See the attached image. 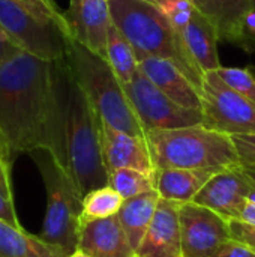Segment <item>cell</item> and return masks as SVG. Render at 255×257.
<instances>
[{
    "label": "cell",
    "mask_w": 255,
    "mask_h": 257,
    "mask_svg": "<svg viewBox=\"0 0 255 257\" xmlns=\"http://www.w3.org/2000/svg\"><path fill=\"white\" fill-rule=\"evenodd\" d=\"M0 128L14 157L47 149L68 169L57 62L24 50L0 62Z\"/></svg>",
    "instance_id": "obj_1"
},
{
    "label": "cell",
    "mask_w": 255,
    "mask_h": 257,
    "mask_svg": "<svg viewBox=\"0 0 255 257\" xmlns=\"http://www.w3.org/2000/svg\"><path fill=\"white\" fill-rule=\"evenodd\" d=\"M65 116L68 172L84 197L108 185V172L101 148V117L74 78L66 57L57 60Z\"/></svg>",
    "instance_id": "obj_2"
},
{
    "label": "cell",
    "mask_w": 255,
    "mask_h": 257,
    "mask_svg": "<svg viewBox=\"0 0 255 257\" xmlns=\"http://www.w3.org/2000/svg\"><path fill=\"white\" fill-rule=\"evenodd\" d=\"M114 26L131 42L138 63L147 57L173 62L201 90L204 72L188 51L182 35L153 5L140 0H110Z\"/></svg>",
    "instance_id": "obj_3"
},
{
    "label": "cell",
    "mask_w": 255,
    "mask_h": 257,
    "mask_svg": "<svg viewBox=\"0 0 255 257\" xmlns=\"http://www.w3.org/2000/svg\"><path fill=\"white\" fill-rule=\"evenodd\" d=\"M156 169H188L222 172L242 166L233 137L194 125L146 134Z\"/></svg>",
    "instance_id": "obj_4"
},
{
    "label": "cell",
    "mask_w": 255,
    "mask_h": 257,
    "mask_svg": "<svg viewBox=\"0 0 255 257\" xmlns=\"http://www.w3.org/2000/svg\"><path fill=\"white\" fill-rule=\"evenodd\" d=\"M66 62L102 122L123 133L146 139V133L125 93L123 84L107 59L69 38Z\"/></svg>",
    "instance_id": "obj_5"
},
{
    "label": "cell",
    "mask_w": 255,
    "mask_h": 257,
    "mask_svg": "<svg viewBox=\"0 0 255 257\" xmlns=\"http://www.w3.org/2000/svg\"><path fill=\"white\" fill-rule=\"evenodd\" d=\"M29 155L41 173L47 193V212L39 238L71 256L78 245L83 196L68 169L50 151L35 149Z\"/></svg>",
    "instance_id": "obj_6"
},
{
    "label": "cell",
    "mask_w": 255,
    "mask_h": 257,
    "mask_svg": "<svg viewBox=\"0 0 255 257\" xmlns=\"http://www.w3.org/2000/svg\"><path fill=\"white\" fill-rule=\"evenodd\" d=\"M0 26L21 50L57 62L66 57L71 32L53 20H44L14 0H0Z\"/></svg>",
    "instance_id": "obj_7"
},
{
    "label": "cell",
    "mask_w": 255,
    "mask_h": 257,
    "mask_svg": "<svg viewBox=\"0 0 255 257\" xmlns=\"http://www.w3.org/2000/svg\"><path fill=\"white\" fill-rule=\"evenodd\" d=\"M203 125L234 136H255V102L242 96L215 72H206L200 90Z\"/></svg>",
    "instance_id": "obj_8"
},
{
    "label": "cell",
    "mask_w": 255,
    "mask_h": 257,
    "mask_svg": "<svg viewBox=\"0 0 255 257\" xmlns=\"http://www.w3.org/2000/svg\"><path fill=\"white\" fill-rule=\"evenodd\" d=\"M123 89L146 134L203 123L200 110L185 108L174 102L140 69L129 83L123 84Z\"/></svg>",
    "instance_id": "obj_9"
},
{
    "label": "cell",
    "mask_w": 255,
    "mask_h": 257,
    "mask_svg": "<svg viewBox=\"0 0 255 257\" xmlns=\"http://www.w3.org/2000/svg\"><path fill=\"white\" fill-rule=\"evenodd\" d=\"M182 257H210L231 239L230 221L194 202L180 206Z\"/></svg>",
    "instance_id": "obj_10"
},
{
    "label": "cell",
    "mask_w": 255,
    "mask_h": 257,
    "mask_svg": "<svg viewBox=\"0 0 255 257\" xmlns=\"http://www.w3.org/2000/svg\"><path fill=\"white\" fill-rule=\"evenodd\" d=\"M65 18L75 41L107 59V39L113 24L110 0H69Z\"/></svg>",
    "instance_id": "obj_11"
},
{
    "label": "cell",
    "mask_w": 255,
    "mask_h": 257,
    "mask_svg": "<svg viewBox=\"0 0 255 257\" xmlns=\"http://www.w3.org/2000/svg\"><path fill=\"white\" fill-rule=\"evenodd\" d=\"M252 182L243 173L242 166L216 173L197 194L194 203L212 209L228 221L239 220L240 209L248 200Z\"/></svg>",
    "instance_id": "obj_12"
},
{
    "label": "cell",
    "mask_w": 255,
    "mask_h": 257,
    "mask_svg": "<svg viewBox=\"0 0 255 257\" xmlns=\"http://www.w3.org/2000/svg\"><path fill=\"white\" fill-rule=\"evenodd\" d=\"M101 148L107 172L134 169L147 175L155 173V164L146 139L110 126L101 120Z\"/></svg>",
    "instance_id": "obj_13"
},
{
    "label": "cell",
    "mask_w": 255,
    "mask_h": 257,
    "mask_svg": "<svg viewBox=\"0 0 255 257\" xmlns=\"http://www.w3.org/2000/svg\"><path fill=\"white\" fill-rule=\"evenodd\" d=\"M180 203L161 199L137 250L138 257H182Z\"/></svg>",
    "instance_id": "obj_14"
},
{
    "label": "cell",
    "mask_w": 255,
    "mask_h": 257,
    "mask_svg": "<svg viewBox=\"0 0 255 257\" xmlns=\"http://www.w3.org/2000/svg\"><path fill=\"white\" fill-rule=\"evenodd\" d=\"M92 257H135L117 215L101 220H80L78 245Z\"/></svg>",
    "instance_id": "obj_15"
},
{
    "label": "cell",
    "mask_w": 255,
    "mask_h": 257,
    "mask_svg": "<svg viewBox=\"0 0 255 257\" xmlns=\"http://www.w3.org/2000/svg\"><path fill=\"white\" fill-rule=\"evenodd\" d=\"M140 71L168 98L185 108L201 111L200 90L170 60L147 57L138 63Z\"/></svg>",
    "instance_id": "obj_16"
},
{
    "label": "cell",
    "mask_w": 255,
    "mask_h": 257,
    "mask_svg": "<svg viewBox=\"0 0 255 257\" xmlns=\"http://www.w3.org/2000/svg\"><path fill=\"white\" fill-rule=\"evenodd\" d=\"M195 9L215 27L219 41L237 45L251 0H191Z\"/></svg>",
    "instance_id": "obj_17"
},
{
    "label": "cell",
    "mask_w": 255,
    "mask_h": 257,
    "mask_svg": "<svg viewBox=\"0 0 255 257\" xmlns=\"http://www.w3.org/2000/svg\"><path fill=\"white\" fill-rule=\"evenodd\" d=\"M219 172L188 169H156L153 173L155 190L164 200L176 203L194 202L201 188Z\"/></svg>",
    "instance_id": "obj_18"
},
{
    "label": "cell",
    "mask_w": 255,
    "mask_h": 257,
    "mask_svg": "<svg viewBox=\"0 0 255 257\" xmlns=\"http://www.w3.org/2000/svg\"><path fill=\"white\" fill-rule=\"evenodd\" d=\"M180 35L188 51L204 74L216 71L222 66L218 54V33L198 11H195L192 20Z\"/></svg>",
    "instance_id": "obj_19"
},
{
    "label": "cell",
    "mask_w": 255,
    "mask_h": 257,
    "mask_svg": "<svg viewBox=\"0 0 255 257\" xmlns=\"http://www.w3.org/2000/svg\"><path fill=\"white\" fill-rule=\"evenodd\" d=\"M0 257H69L57 245L0 218Z\"/></svg>",
    "instance_id": "obj_20"
},
{
    "label": "cell",
    "mask_w": 255,
    "mask_h": 257,
    "mask_svg": "<svg viewBox=\"0 0 255 257\" xmlns=\"http://www.w3.org/2000/svg\"><path fill=\"white\" fill-rule=\"evenodd\" d=\"M161 200V196L156 190H152L149 193L140 194L132 199H126L117 212L119 221L132 245V248L137 250L153 220V215L156 212L158 203Z\"/></svg>",
    "instance_id": "obj_21"
},
{
    "label": "cell",
    "mask_w": 255,
    "mask_h": 257,
    "mask_svg": "<svg viewBox=\"0 0 255 257\" xmlns=\"http://www.w3.org/2000/svg\"><path fill=\"white\" fill-rule=\"evenodd\" d=\"M107 62L110 63L111 69L122 81V84L129 83L140 69L138 59L131 42L114 26V23L110 27L107 39Z\"/></svg>",
    "instance_id": "obj_22"
},
{
    "label": "cell",
    "mask_w": 255,
    "mask_h": 257,
    "mask_svg": "<svg viewBox=\"0 0 255 257\" xmlns=\"http://www.w3.org/2000/svg\"><path fill=\"white\" fill-rule=\"evenodd\" d=\"M125 199L110 185L89 191L83 197V211L80 220H101L117 215Z\"/></svg>",
    "instance_id": "obj_23"
},
{
    "label": "cell",
    "mask_w": 255,
    "mask_h": 257,
    "mask_svg": "<svg viewBox=\"0 0 255 257\" xmlns=\"http://www.w3.org/2000/svg\"><path fill=\"white\" fill-rule=\"evenodd\" d=\"M108 185L125 200L155 190L153 175L134 169H119L108 172Z\"/></svg>",
    "instance_id": "obj_24"
},
{
    "label": "cell",
    "mask_w": 255,
    "mask_h": 257,
    "mask_svg": "<svg viewBox=\"0 0 255 257\" xmlns=\"http://www.w3.org/2000/svg\"><path fill=\"white\" fill-rule=\"evenodd\" d=\"M222 81L242 96L255 102V75L249 68H227L221 66L215 71Z\"/></svg>",
    "instance_id": "obj_25"
},
{
    "label": "cell",
    "mask_w": 255,
    "mask_h": 257,
    "mask_svg": "<svg viewBox=\"0 0 255 257\" xmlns=\"http://www.w3.org/2000/svg\"><path fill=\"white\" fill-rule=\"evenodd\" d=\"M158 9L168 18L171 26L179 33L185 30L197 11L191 0H164Z\"/></svg>",
    "instance_id": "obj_26"
},
{
    "label": "cell",
    "mask_w": 255,
    "mask_h": 257,
    "mask_svg": "<svg viewBox=\"0 0 255 257\" xmlns=\"http://www.w3.org/2000/svg\"><path fill=\"white\" fill-rule=\"evenodd\" d=\"M17 3H20L21 6H24L26 9H29L30 12H33L35 15L44 18V20H53L60 23L62 26L68 27V21L65 18V12L60 11V8L57 6V3L54 0H14Z\"/></svg>",
    "instance_id": "obj_27"
},
{
    "label": "cell",
    "mask_w": 255,
    "mask_h": 257,
    "mask_svg": "<svg viewBox=\"0 0 255 257\" xmlns=\"http://www.w3.org/2000/svg\"><path fill=\"white\" fill-rule=\"evenodd\" d=\"M239 48H242L249 54L255 53V0H251V8L245 17Z\"/></svg>",
    "instance_id": "obj_28"
},
{
    "label": "cell",
    "mask_w": 255,
    "mask_h": 257,
    "mask_svg": "<svg viewBox=\"0 0 255 257\" xmlns=\"http://www.w3.org/2000/svg\"><path fill=\"white\" fill-rule=\"evenodd\" d=\"M233 142L242 164L255 166V136H234Z\"/></svg>",
    "instance_id": "obj_29"
},
{
    "label": "cell",
    "mask_w": 255,
    "mask_h": 257,
    "mask_svg": "<svg viewBox=\"0 0 255 257\" xmlns=\"http://www.w3.org/2000/svg\"><path fill=\"white\" fill-rule=\"evenodd\" d=\"M230 230L233 239L245 244L255 253V227L242 221H230Z\"/></svg>",
    "instance_id": "obj_30"
},
{
    "label": "cell",
    "mask_w": 255,
    "mask_h": 257,
    "mask_svg": "<svg viewBox=\"0 0 255 257\" xmlns=\"http://www.w3.org/2000/svg\"><path fill=\"white\" fill-rule=\"evenodd\" d=\"M210 257H255V253L245 244L231 238Z\"/></svg>",
    "instance_id": "obj_31"
},
{
    "label": "cell",
    "mask_w": 255,
    "mask_h": 257,
    "mask_svg": "<svg viewBox=\"0 0 255 257\" xmlns=\"http://www.w3.org/2000/svg\"><path fill=\"white\" fill-rule=\"evenodd\" d=\"M0 194L8 200H12V184H11V164L0 160Z\"/></svg>",
    "instance_id": "obj_32"
},
{
    "label": "cell",
    "mask_w": 255,
    "mask_h": 257,
    "mask_svg": "<svg viewBox=\"0 0 255 257\" xmlns=\"http://www.w3.org/2000/svg\"><path fill=\"white\" fill-rule=\"evenodd\" d=\"M20 45L8 35V32L0 26V60H5L6 57L15 54L20 51Z\"/></svg>",
    "instance_id": "obj_33"
},
{
    "label": "cell",
    "mask_w": 255,
    "mask_h": 257,
    "mask_svg": "<svg viewBox=\"0 0 255 257\" xmlns=\"http://www.w3.org/2000/svg\"><path fill=\"white\" fill-rule=\"evenodd\" d=\"M0 218L8 221L9 224L15 226V227H21L17 214H15V208H14V202L8 200L6 197H3L0 194Z\"/></svg>",
    "instance_id": "obj_34"
},
{
    "label": "cell",
    "mask_w": 255,
    "mask_h": 257,
    "mask_svg": "<svg viewBox=\"0 0 255 257\" xmlns=\"http://www.w3.org/2000/svg\"><path fill=\"white\" fill-rule=\"evenodd\" d=\"M236 221H242L248 226H252L255 227V203L246 200L240 209V214H239V220Z\"/></svg>",
    "instance_id": "obj_35"
},
{
    "label": "cell",
    "mask_w": 255,
    "mask_h": 257,
    "mask_svg": "<svg viewBox=\"0 0 255 257\" xmlns=\"http://www.w3.org/2000/svg\"><path fill=\"white\" fill-rule=\"evenodd\" d=\"M0 160L8 163V164H12L14 161V152H12V148L9 145V140L8 137L5 136V133L2 131L0 128Z\"/></svg>",
    "instance_id": "obj_36"
},
{
    "label": "cell",
    "mask_w": 255,
    "mask_h": 257,
    "mask_svg": "<svg viewBox=\"0 0 255 257\" xmlns=\"http://www.w3.org/2000/svg\"><path fill=\"white\" fill-rule=\"evenodd\" d=\"M242 170L251 179V182L255 184V166H252V164H242Z\"/></svg>",
    "instance_id": "obj_37"
},
{
    "label": "cell",
    "mask_w": 255,
    "mask_h": 257,
    "mask_svg": "<svg viewBox=\"0 0 255 257\" xmlns=\"http://www.w3.org/2000/svg\"><path fill=\"white\" fill-rule=\"evenodd\" d=\"M69 257H92L90 254H87V253H84V251H81V250H75L72 254Z\"/></svg>",
    "instance_id": "obj_38"
},
{
    "label": "cell",
    "mask_w": 255,
    "mask_h": 257,
    "mask_svg": "<svg viewBox=\"0 0 255 257\" xmlns=\"http://www.w3.org/2000/svg\"><path fill=\"white\" fill-rule=\"evenodd\" d=\"M140 2H144V3H149V5H153V6H159L164 0H140Z\"/></svg>",
    "instance_id": "obj_39"
},
{
    "label": "cell",
    "mask_w": 255,
    "mask_h": 257,
    "mask_svg": "<svg viewBox=\"0 0 255 257\" xmlns=\"http://www.w3.org/2000/svg\"><path fill=\"white\" fill-rule=\"evenodd\" d=\"M251 181V179H249ZM248 200L249 202H252V203H255V184L252 182V190H251V193H249V196H248Z\"/></svg>",
    "instance_id": "obj_40"
},
{
    "label": "cell",
    "mask_w": 255,
    "mask_h": 257,
    "mask_svg": "<svg viewBox=\"0 0 255 257\" xmlns=\"http://www.w3.org/2000/svg\"><path fill=\"white\" fill-rule=\"evenodd\" d=\"M248 68H249V71H251V72L255 75V65H249Z\"/></svg>",
    "instance_id": "obj_41"
},
{
    "label": "cell",
    "mask_w": 255,
    "mask_h": 257,
    "mask_svg": "<svg viewBox=\"0 0 255 257\" xmlns=\"http://www.w3.org/2000/svg\"><path fill=\"white\" fill-rule=\"evenodd\" d=\"M135 257H138V256H135Z\"/></svg>",
    "instance_id": "obj_42"
}]
</instances>
